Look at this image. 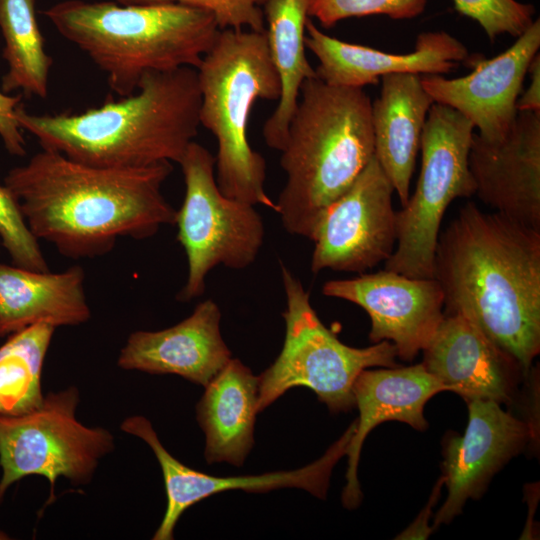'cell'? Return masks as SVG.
<instances>
[{"label":"cell","mask_w":540,"mask_h":540,"mask_svg":"<svg viewBox=\"0 0 540 540\" xmlns=\"http://www.w3.org/2000/svg\"><path fill=\"white\" fill-rule=\"evenodd\" d=\"M173 170L164 161L139 168H99L43 149L12 168L4 185L32 234L72 259L109 253L120 237L146 239L175 225L162 194Z\"/></svg>","instance_id":"6da1fadb"},{"label":"cell","mask_w":540,"mask_h":540,"mask_svg":"<svg viewBox=\"0 0 540 540\" xmlns=\"http://www.w3.org/2000/svg\"><path fill=\"white\" fill-rule=\"evenodd\" d=\"M434 278L444 312L470 319L527 376L540 352V230L468 202L439 234Z\"/></svg>","instance_id":"7a4b0ae2"},{"label":"cell","mask_w":540,"mask_h":540,"mask_svg":"<svg viewBox=\"0 0 540 540\" xmlns=\"http://www.w3.org/2000/svg\"><path fill=\"white\" fill-rule=\"evenodd\" d=\"M201 94L195 68L146 74L128 96L79 114L36 115L19 104L16 120L45 150L88 166L139 168L178 163L197 136Z\"/></svg>","instance_id":"3957f363"},{"label":"cell","mask_w":540,"mask_h":540,"mask_svg":"<svg viewBox=\"0 0 540 540\" xmlns=\"http://www.w3.org/2000/svg\"><path fill=\"white\" fill-rule=\"evenodd\" d=\"M372 101L364 88L306 80L282 148L286 182L276 202L284 229L312 239L326 209L374 156Z\"/></svg>","instance_id":"277c9868"},{"label":"cell","mask_w":540,"mask_h":540,"mask_svg":"<svg viewBox=\"0 0 540 540\" xmlns=\"http://www.w3.org/2000/svg\"><path fill=\"white\" fill-rule=\"evenodd\" d=\"M43 14L106 74L120 97L133 94L148 73L196 69L220 31L211 13L177 3L67 0Z\"/></svg>","instance_id":"5b68a950"},{"label":"cell","mask_w":540,"mask_h":540,"mask_svg":"<svg viewBox=\"0 0 540 540\" xmlns=\"http://www.w3.org/2000/svg\"><path fill=\"white\" fill-rule=\"evenodd\" d=\"M200 125L217 141L215 177L227 197L277 212L265 191L266 161L249 143L248 124L258 100L278 101L281 83L266 31L220 29L196 68Z\"/></svg>","instance_id":"8992f818"},{"label":"cell","mask_w":540,"mask_h":540,"mask_svg":"<svg viewBox=\"0 0 540 540\" xmlns=\"http://www.w3.org/2000/svg\"><path fill=\"white\" fill-rule=\"evenodd\" d=\"M280 269L285 338L277 358L259 375L258 413L295 387L312 390L332 412L347 411L355 406L352 389L358 375L396 366V348L389 341L365 348L341 342L317 316L300 280L285 264Z\"/></svg>","instance_id":"52a82bcc"},{"label":"cell","mask_w":540,"mask_h":540,"mask_svg":"<svg viewBox=\"0 0 540 540\" xmlns=\"http://www.w3.org/2000/svg\"><path fill=\"white\" fill-rule=\"evenodd\" d=\"M473 124L453 108L433 103L423 127L415 191L397 212V243L385 269L434 278L435 251L446 209L475 194L468 156Z\"/></svg>","instance_id":"ba28073f"},{"label":"cell","mask_w":540,"mask_h":540,"mask_svg":"<svg viewBox=\"0 0 540 540\" xmlns=\"http://www.w3.org/2000/svg\"><path fill=\"white\" fill-rule=\"evenodd\" d=\"M185 196L176 223L177 240L187 257V278L177 300L203 295L209 272L223 265L234 270L253 264L263 246L264 222L254 205L225 196L215 177V156L193 141L178 162Z\"/></svg>","instance_id":"9c48e42d"},{"label":"cell","mask_w":540,"mask_h":540,"mask_svg":"<svg viewBox=\"0 0 540 540\" xmlns=\"http://www.w3.org/2000/svg\"><path fill=\"white\" fill-rule=\"evenodd\" d=\"M74 386L44 395L39 408L17 416L0 414V499L25 476L40 475L54 497L58 477L73 485L89 483L100 460L115 448L105 428L89 427L76 417Z\"/></svg>","instance_id":"30bf717a"},{"label":"cell","mask_w":540,"mask_h":540,"mask_svg":"<svg viewBox=\"0 0 540 540\" xmlns=\"http://www.w3.org/2000/svg\"><path fill=\"white\" fill-rule=\"evenodd\" d=\"M394 192L373 156L316 226L311 239V271L361 274L386 262L395 250L398 236Z\"/></svg>","instance_id":"8fae6325"},{"label":"cell","mask_w":540,"mask_h":540,"mask_svg":"<svg viewBox=\"0 0 540 540\" xmlns=\"http://www.w3.org/2000/svg\"><path fill=\"white\" fill-rule=\"evenodd\" d=\"M123 432L142 439L149 445L160 465L167 506L154 540H172L175 526L182 514L194 504L214 494L228 490L264 493L282 488L306 490L313 496L325 498L333 467L346 455L356 428L354 421L326 453L302 468L260 475L218 477L194 470L178 461L160 442L151 422L144 416H130L120 425Z\"/></svg>","instance_id":"7c38bea8"},{"label":"cell","mask_w":540,"mask_h":540,"mask_svg":"<svg viewBox=\"0 0 540 540\" xmlns=\"http://www.w3.org/2000/svg\"><path fill=\"white\" fill-rule=\"evenodd\" d=\"M322 293L361 307L371 320L370 341L391 342L404 361L423 351L444 316V293L435 278H413L385 268L329 280Z\"/></svg>","instance_id":"4fadbf2b"},{"label":"cell","mask_w":540,"mask_h":540,"mask_svg":"<svg viewBox=\"0 0 540 540\" xmlns=\"http://www.w3.org/2000/svg\"><path fill=\"white\" fill-rule=\"evenodd\" d=\"M539 48L540 20L535 19L501 54L474 61V69L468 75L452 79L436 74L421 75V83L435 103L462 114L481 138L499 141L516 117V101Z\"/></svg>","instance_id":"5bb4252c"},{"label":"cell","mask_w":540,"mask_h":540,"mask_svg":"<svg viewBox=\"0 0 540 540\" xmlns=\"http://www.w3.org/2000/svg\"><path fill=\"white\" fill-rule=\"evenodd\" d=\"M468 404L464 435L447 441L442 475L448 495L436 514L432 529L448 524L468 499L486 490L491 478L519 454L532 436L531 425L501 408L493 400L473 399Z\"/></svg>","instance_id":"9a60e30c"},{"label":"cell","mask_w":540,"mask_h":540,"mask_svg":"<svg viewBox=\"0 0 540 540\" xmlns=\"http://www.w3.org/2000/svg\"><path fill=\"white\" fill-rule=\"evenodd\" d=\"M468 165L483 203L540 230V112H517L499 141L474 133Z\"/></svg>","instance_id":"2e32d148"},{"label":"cell","mask_w":540,"mask_h":540,"mask_svg":"<svg viewBox=\"0 0 540 540\" xmlns=\"http://www.w3.org/2000/svg\"><path fill=\"white\" fill-rule=\"evenodd\" d=\"M305 46L319 62L315 72L320 80L349 88L375 85L382 76L396 73L444 75L469 56L466 46L445 31L422 32L413 51L394 53L331 37L310 18Z\"/></svg>","instance_id":"e0dca14e"},{"label":"cell","mask_w":540,"mask_h":540,"mask_svg":"<svg viewBox=\"0 0 540 540\" xmlns=\"http://www.w3.org/2000/svg\"><path fill=\"white\" fill-rule=\"evenodd\" d=\"M422 352L426 370L466 401L509 403L523 374L513 357L460 313L444 312Z\"/></svg>","instance_id":"ac0fdd59"},{"label":"cell","mask_w":540,"mask_h":540,"mask_svg":"<svg viewBox=\"0 0 540 540\" xmlns=\"http://www.w3.org/2000/svg\"><path fill=\"white\" fill-rule=\"evenodd\" d=\"M220 321L219 306L206 299L174 326L131 333L117 365L124 370L174 374L205 387L232 358Z\"/></svg>","instance_id":"d6986e66"},{"label":"cell","mask_w":540,"mask_h":540,"mask_svg":"<svg viewBox=\"0 0 540 540\" xmlns=\"http://www.w3.org/2000/svg\"><path fill=\"white\" fill-rule=\"evenodd\" d=\"M444 391L449 388L422 363L398 368H368L358 375L352 392L359 418L347 447V482L342 492V503L346 508L357 507L362 499L357 469L363 442L371 430L382 422L400 421L424 431L428 426L424 407L430 398Z\"/></svg>","instance_id":"ffe728a7"},{"label":"cell","mask_w":540,"mask_h":540,"mask_svg":"<svg viewBox=\"0 0 540 540\" xmlns=\"http://www.w3.org/2000/svg\"><path fill=\"white\" fill-rule=\"evenodd\" d=\"M379 96L372 102L374 156L404 206L420 151L428 111L434 103L421 83V75L396 73L382 76Z\"/></svg>","instance_id":"44dd1931"},{"label":"cell","mask_w":540,"mask_h":540,"mask_svg":"<svg viewBox=\"0 0 540 540\" xmlns=\"http://www.w3.org/2000/svg\"><path fill=\"white\" fill-rule=\"evenodd\" d=\"M84 284L79 265L53 273L0 263V337L39 322L55 328L87 322L91 310Z\"/></svg>","instance_id":"7402d4cb"},{"label":"cell","mask_w":540,"mask_h":540,"mask_svg":"<svg viewBox=\"0 0 540 540\" xmlns=\"http://www.w3.org/2000/svg\"><path fill=\"white\" fill-rule=\"evenodd\" d=\"M259 376L231 358L205 386L196 405V418L205 435L208 464L243 465L254 445Z\"/></svg>","instance_id":"603a6c76"},{"label":"cell","mask_w":540,"mask_h":540,"mask_svg":"<svg viewBox=\"0 0 540 540\" xmlns=\"http://www.w3.org/2000/svg\"><path fill=\"white\" fill-rule=\"evenodd\" d=\"M311 0H266V38L271 60L281 83V94L266 119L262 135L268 147L281 151L303 83L317 77L306 56V23Z\"/></svg>","instance_id":"cb8c5ba5"},{"label":"cell","mask_w":540,"mask_h":540,"mask_svg":"<svg viewBox=\"0 0 540 540\" xmlns=\"http://www.w3.org/2000/svg\"><path fill=\"white\" fill-rule=\"evenodd\" d=\"M0 30L5 41L3 57L8 64L2 91L9 94L21 90L27 96L46 98L53 60L45 50L35 0H0Z\"/></svg>","instance_id":"d4e9b609"},{"label":"cell","mask_w":540,"mask_h":540,"mask_svg":"<svg viewBox=\"0 0 540 540\" xmlns=\"http://www.w3.org/2000/svg\"><path fill=\"white\" fill-rule=\"evenodd\" d=\"M54 331L39 322L10 335L0 347L1 415H23L41 406L42 369Z\"/></svg>","instance_id":"484cf974"},{"label":"cell","mask_w":540,"mask_h":540,"mask_svg":"<svg viewBox=\"0 0 540 540\" xmlns=\"http://www.w3.org/2000/svg\"><path fill=\"white\" fill-rule=\"evenodd\" d=\"M458 13L476 21L493 42L500 35L519 37L534 22L535 7L517 0H453Z\"/></svg>","instance_id":"4316f807"},{"label":"cell","mask_w":540,"mask_h":540,"mask_svg":"<svg viewBox=\"0 0 540 540\" xmlns=\"http://www.w3.org/2000/svg\"><path fill=\"white\" fill-rule=\"evenodd\" d=\"M0 239L12 264L35 271H49L40 249L12 192L0 185Z\"/></svg>","instance_id":"83f0119b"},{"label":"cell","mask_w":540,"mask_h":540,"mask_svg":"<svg viewBox=\"0 0 540 540\" xmlns=\"http://www.w3.org/2000/svg\"><path fill=\"white\" fill-rule=\"evenodd\" d=\"M428 0H311L309 17L322 27L331 28L351 17L386 15L394 20H409L421 15Z\"/></svg>","instance_id":"f1b7e54d"},{"label":"cell","mask_w":540,"mask_h":540,"mask_svg":"<svg viewBox=\"0 0 540 540\" xmlns=\"http://www.w3.org/2000/svg\"><path fill=\"white\" fill-rule=\"evenodd\" d=\"M123 5L177 3L211 13L220 29L265 30L266 0H113Z\"/></svg>","instance_id":"f546056e"},{"label":"cell","mask_w":540,"mask_h":540,"mask_svg":"<svg viewBox=\"0 0 540 540\" xmlns=\"http://www.w3.org/2000/svg\"><path fill=\"white\" fill-rule=\"evenodd\" d=\"M20 95H9L0 91V137L6 150L14 156H24L25 140L19 126L15 109L20 104Z\"/></svg>","instance_id":"4dcf8cb0"},{"label":"cell","mask_w":540,"mask_h":540,"mask_svg":"<svg viewBox=\"0 0 540 540\" xmlns=\"http://www.w3.org/2000/svg\"><path fill=\"white\" fill-rule=\"evenodd\" d=\"M527 74L529 86L522 91L516 101L517 112H540V56L532 59Z\"/></svg>","instance_id":"1f68e13d"},{"label":"cell","mask_w":540,"mask_h":540,"mask_svg":"<svg viewBox=\"0 0 540 540\" xmlns=\"http://www.w3.org/2000/svg\"><path fill=\"white\" fill-rule=\"evenodd\" d=\"M443 483H444V480H443V477H441L433 490V494L431 495L430 501L425 508V512L423 511L419 515L417 520L409 528H407L403 533H401L398 538L423 539V538H427V536L433 531V529L429 528L427 525L428 518L431 514L430 513L431 506L436 502L437 496L439 494V491Z\"/></svg>","instance_id":"d6a6232c"},{"label":"cell","mask_w":540,"mask_h":540,"mask_svg":"<svg viewBox=\"0 0 540 540\" xmlns=\"http://www.w3.org/2000/svg\"><path fill=\"white\" fill-rule=\"evenodd\" d=\"M9 539L8 535L0 530V540Z\"/></svg>","instance_id":"836d02e7"}]
</instances>
